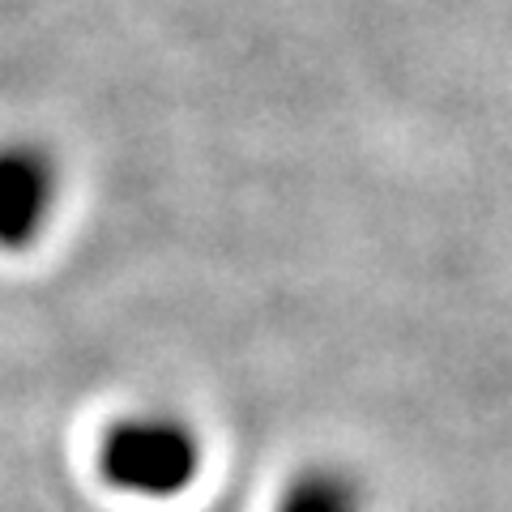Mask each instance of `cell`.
I'll return each mask as SVG.
<instances>
[{"label":"cell","instance_id":"cell-1","mask_svg":"<svg viewBox=\"0 0 512 512\" xmlns=\"http://www.w3.org/2000/svg\"><path fill=\"white\" fill-rule=\"evenodd\" d=\"M201 436L180 414L146 410L111 423L99 444V474L133 500H175L201 474Z\"/></svg>","mask_w":512,"mask_h":512},{"label":"cell","instance_id":"cell-2","mask_svg":"<svg viewBox=\"0 0 512 512\" xmlns=\"http://www.w3.org/2000/svg\"><path fill=\"white\" fill-rule=\"evenodd\" d=\"M60 205V167L39 141L0 146V248H35Z\"/></svg>","mask_w":512,"mask_h":512},{"label":"cell","instance_id":"cell-3","mask_svg":"<svg viewBox=\"0 0 512 512\" xmlns=\"http://www.w3.org/2000/svg\"><path fill=\"white\" fill-rule=\"evenodd\" d=\"M278 512H363V487L338 466H308L282 491Z\"/></svg>","mask_w":512,"mask_h":512}]
</instances>
